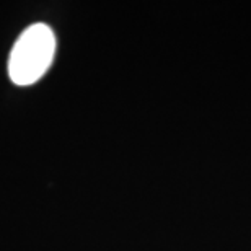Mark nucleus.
Segmentation results:
<instances>
[{"mask_svg":"<svg viewBox=\"0 0 251 251\" xmlns=\"http://www.w3.org/2000/svg\"><path fill=\"white\" fill-rule=\"evenodd\" d=\"M56 36L46 23L28 26L15 41L8 57V77L18 87L36 83L51 67Z\"/></svg>","mask_w":251,"mask_h":251,"instance_id":"nucleus-1","label":"nucleus"}]
</instances>
